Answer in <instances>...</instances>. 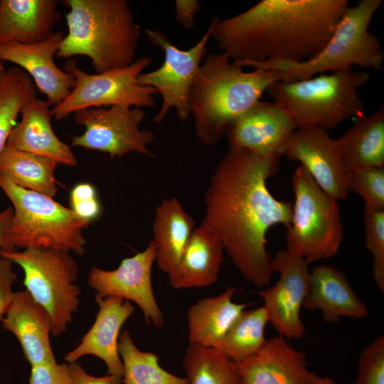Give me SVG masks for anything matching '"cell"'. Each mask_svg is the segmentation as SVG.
I'll return each instance as SVG.
<instances>
[{
    "instance_id": "cell-1",
    "label": "cell",
    "mask_w": 384,
    "mask_h": 384,
    "mask_svg": "<svg viewBox=\"0 0 384 384\" xmlns=\"http://www.w3.org/2000/svg\"><path fill=\"white\" fill-rule=\"evenodd\" d=\"M280 158L230 149L211 176L200 225L221 242L243 277L260 289L269 286L274 273L266 234L277 224L287 228L292 215V205L276 199L267 186Z\"/></svg>"
},
{
    "instance_id": "cell-2",
    "label": "cell",
    "mask_w": 384,
    "mask_h": 384,
    "mask_svg": "<svg viewBox=\"0 0 384 384\" xmlns=\"http://www.w3.org/2000/svg\"><path fill=\"white\" fill-rule=\"evenodd\" d=\"M348 0H262L221 20L212 37L238 65L272 60H308L324 48Z\"/></svg>"
},
{
    "instance_id": "cell-3",
    "label": "cell",
    "mask_w": 384,
    "mask_h": 384,
    "mask_svg": "<svg viewBox=\"0 0 384 384\" xmlns=\"http://www.w3.org/2000/svg\"><path fill=\"white\" fill-rule=\"evenodd\" d=\"M275 70L245 72L225 53L206 55L190 92L191 115L196 136L208 146L225 136L229 124L255 103L274 82Z\"/></svg>"
},
{
    "instance_id": "cell-4",
    "label": "cell",
    "mask_w": 384,
    "mask_h": 384,
    "mask_svg": "<svg viewBox=\"0 0 384 384\" xmlns=\"http://www.w3.org/2000/svg\"><path fill=\"white\" fill-rule=\"evenodd\" d=\"M68 32L56 54L85 55L97 73L134 61L141 28L126 0H64Z\"/></svg>"
},
{
    "instance_id": "cell-5",
    "label": "cell",
    "mask_w": 384,
    "mask_h": 384,
    "mask_svg": "<svg viewBox=\"0 0 384 384\" xmlns=\"http://www.w3.org/2000/svg\"><path fill=\"white\" fill-rule=\"evenodd\" d=\"M382 3V0H360L355 6H349L324 48L308 60H272L240 65L277 70L281 73L282 81L309 79L328 71H342L353 65L380 70L384 52L379 39L369 31V26Z\"/></svg>"
},
{
    "instance_id": "cell-6",
    "label": "cell",
    "mask_w": 384,
    "mask_h": 384,
    "mask_svg": "<svg viewBox=\"0 0 384 384\" xmlns=\"http://www.w3.org/2000/svg\"><path fill=\"white\" fill-rule=\"evenodd\" d=\"M370 79L353 68L309 79L272 83L266 90L291 115L297 128H335L351 117L364 113L358 90Z\"/></svg>"
},
{
    "instance_id": "cell-7",
    "label": "cell",
    "mask_w": 384,
    "mask_h": 384,
    "mask_svg": "<svg viewBox=\"0 0 384 384\" xmlns=\"http://www.w3.org/2000/svg\"><path fill=\"white\" fill-rule=\"evenodd\" d=\"M0 189L12 203L9 239L16 249L43 248L85 252L82 230L90 223L53 198L27 190L0 173Z\"/></svg>"
},
{
    "instance_id": "cell-8",
    "label": "cell",
    "mask_w": 384,
    "mask_h": 384,
    "mask_svg": "<svg viewBox=\"0 0 384 384\" xmlns=\"http://www.w3.org/2000/svg\"><path fill=\"white\" fill-rule=\"evenodd\" d=\"M292 185L294 203L287 227V250L308 264L333 257L343 233L338 201L324 192L302 166L295 170Z\"/></svg>"
},
{
    "instance_id": "cell-9",
    "label": "cell",
    "mask_w": 384,
    "mask_h": 384,
    "mask_svg": "<svg viewBox=\"0 0 384 384\" xmlns=\"http://www.w3.org/2000/svg\"><path fill=\"white\" fill-rule=\"evenodd\" d=\"M70 252L43 248L0 249V257L23 269L26 290L48 311L54 336L67 329L80 303V289L75 284L79 269Z\"/></svg>"
},
{
    "instance_id": "cell-10",
    "label": "cell",
    "mask_w": 384,
    "mask_h": 384,
    "mask_svg": "<svg viewBox=\"0 0 384 384\" xmlns=\"http://www.w3.org/2000/svg\"><path fill=\"white\" fill-rule=\"evenodd\" d=\"M151 62L145 56L126 67L89 74L79 68L76 61L68 60L65 71L73 75L75 85L65 100L51 108L52 117L59 120L81 110L103 106L155 107L156 91L137 82L138 75Z\"/></svg>"
},
{
    "instance_id": "cell-11",
    "label": "cell",
    "mask_w": 384,
    "mask_h": 384,
    "mask_svg": "<svg viewBox=\"0 0 384 384\" xmlns=\"http://www.w3.org/2000/svg\"><path fill=\"white\" fill-rule=\"evenodd\" d=\"M216 18L215 16L211 19L201 39L188 50L174 46L160 31L145 30L149 42L164 53V60L159 68L142 73L137 77L139 84L153 88L161 97L160 110L153 119L155 124H161L171 110H175L181 122L186 121L191 116V88L207 55V45L212 37Z\"/></svg>"
},
{
    "instance_id": "cell-12",
    "label": "cell",
    "mask_w": 384,
    "mask_h": 384,
    "mask_svg": "<svg viewBox=\"0 0 384 384\" xmlns=\"http://www.w3.org/2000/svg\"><path fill=\"white\" fill-rule=\"evenodd\" d=\"M145 115L143 108L125 105L79 110L74 119L85 132L72 137L71 146L106 153L112 159L130 153L154 157L149 149L154 132L139 128Z\"/></svg>"
},
{
    "instance_id": "cell-13",
    "label": "cell",
    "mask_w": 384,
    "mask_h": 384,
    "mask_svg": "<svg viewBox=\"0 0 384 384\" xmlns=\"http://www.w3.org/2000/svg\"><path fill=\"white\" fill-rule=\"evenodd\" d=\"M309 264L287 249L280 250L272 260V270L279 278L272 287L259 291L269 322L286 339L300 338L305 334L300 312L309 287Z\"/></svg>"
},
{
    "instance_id": "cell-14",
    "label": "cell",
    "mask_w": 384,
    "mask_h": 384,
    "mask_svg": "<svg viewBox=\"0 0 384 384\" xmlns=\"http://www.w3.org/2000/svg\"><path fill=\"white\" fill-rule=\"evenodd\" d=\"M155 259L156 246L151 240L143 251L123 259L115 270L92 267L88 284L96 292L95 298L117 297L134 302L147 324L161 327L164 324V316L156 300L151 282Z\"/></svg>"
},
{
    "instance_id": "cell-15",
    "label": "cell",
    "mask_w": 384,
    "mask_h": 384,
    "mask_svg": "<svg viewBox=\"0 0 384 384\" xmlns=\"http://www.w3.org/2000/svg\"><path fill=\"white\" fill-rule=\"evenodd\" d=\"M283 156L300 162L329 196L337 201L348 198L351 170L326 131L316 127L297 128L288 140Z\"/></svg>"
},
{
    "instance_id": "cell-16",
    "label": "cell",
    "mask_w": 384,
    "mask_h": 384,
    "mask_svg": "<svg viewBox=\"0 0 384 384\" xmlns=\"http://www.w3.org/2000/svg\"><path fill=\"white\" fill-rule=\"evenodd\" d=\"M297 129L289 113L279 103L259 100L227 127L230 149H246L262 156H283Z\"/></svg>"
},
{
    "instance_id": "cell-17",
    "label": "cell",
    "mask_w": 384,
    "mask_h": 384,
    "mask_svg": "<svg viewBox=\"0 0 384 384\" xmlns=\"http://www.w3.org/2000/svg\"><path fill=\"white\" fill-rule=\"evenodd\" d=\"M63 38V33L57 31L36 43H0V60L14 63L26 71L53 106L65 100L75 85L73 75L59 69L54 62Z\"/></svg>"
},
{
    "instance_id": "cell-18",
    "label": "cell",
    "mask_w": 384,
    "mask_h": 384,
    "mask_svg": "<svg viewBox=\"0 0 384 384\" xmlns=\"http://www.w3.org/2000/svg\"><path fill=\"white\" fill-rule=\"evenodd\" d=\"M306 353L281 336L266 340L255 354L235 362L240 384H316Z\"/></svg>"
},
{
    "instance_id": "cell-19",
    "label": "cell",
    "mask_w": 384,
    "mask_h": 384,
    "mask_svg": "<svg viewBox=\"0 0 384 384\" xmlns=\"http://www.w3.org/2000/svg\"><path fill=\"white\" fill-rule=\"evenodd\" d=\"M99 311L80 343L64 357L68 363L81 356L92 355L105 363L107 373L122 377L123 364L118 351L119 331L134 311L129 301L117 297L95 298Z\"/></svg>"
},
{
    "instance_id": "cell-20",
    "label": "cell",
    "mask_w": 384,
    "mask_h": 384,
    "mask_svg": "<svg viewBox=\"0 0 384 384\" xmlns=\"http://www.w3.org/2000/svg\"><path fill=\"white\" fill-rule=\"evenodd\" d=\"M1 321L2 328L17 338L31 366L56 361L50 342L53 329L50 316L27 290L15 292L13 302Z\"/></svg>"
},
{
    "instance_id": "cell-21",
    "label": "cell",
    "mask_w": 384,
    "mask_h": 384,
    "mask_svg": "<svg viewBox=\"0 0 384 384\" xmlns=\"http://www.w3.org/2000/svg\"><path fill=\"white\" fill-rule=\"evenodd\" d=\"M50 106L47 100L36 96L29 99L21 110V121L12 130L6 146L74 166L75 156L53 129Z\"/></svg>"
},
{
    "instance_id": "cell-22",
    "label": "cell",
    "mask_w": 384,
    "mask_h": 384,
    "mask_svg": "<svg viewBox=\"0 0 384 384\" xmlns=\"http://www.w3.org/2000/svg\"><path fill=\"white\" fill-rule=\"evenodd\" d=\"M303 307L319 309L323 320L334 324L342 317L364 319L368 315L366 304L358 297L345 274L326 265L315 266L309 271Z\"/></svg>"
},
{
    "instance_id": "cell-23",
    "label": "cell",
    "mask_w": 384,
    "mask_h": 384,
    "mask_svg": "<svg viewBox=\"0 0 384 384\" xmlns=\"http://www.w3.org/2000/svg\"><path fill=\"white\" fill-rule=\"evenodd\" d=\"M58 0H0V43L33 44L50 38L60 22Z\"/></svg>"
},
{
    "instance_id": "cell-24",
    "label": "cell",
    "mask_w": 384,
    "mask_h": 384,
    "mask_svg": "<svg viewBox=\"0 0 384 384\" xmlns=\"http://www.w3.org/2000/svg\"><path fill=\"white\" fill-rule=\"evenodd\" d=\"M221 242L201 226L194 228L174 268L167 274L175 289L213 284L223 262Z\"/></svg>"
},
{
    "instance_id": "cell-25",
    "label": "cell",
    "mask_w": 384,
    "mask_h": 384,
    "mask_svg": "<svg viewBox=\"0 0 384 384\" xmlns=\"http://www.w3.org/2000/svg\"><path fill=\"white\" fill-rule=\"evenodd\" d=\"M235 287H228L222 293L200 299L187 311L188 339L191 343L217 348L220 341L247 307L235 303Z\"/></svg>"
},
{
    "instance_id": "cell-26",
    "label": "cell",
    "mask_w": 384,
    "mask_h": 384,
    "mask_svg": "<svg viewBox=\"0 0 384 384\" xmlns=\"http://www.w3.org/2000/svg\"><path fill=\"white\" fill-rule=\"evenodd\" d=\"M194 228V219L176 198L164 199L156 208L152 241L162 272L168 274L176 265Z\"/></svg>"
},
{
    "instance_id": "cell-27",
    "label": "cell",
    "mask_w": 384,
    "mask_h": 384,
    "mask_svg": "<svg viewBox=\"0 0 384 384\" xmlns=\"http://www.w3.org/2000/svg\"><path fill=\"white\" fill-rule=\"evenodd\" d=\"M337 150L348 168L384 167V107L370 114L355 117L354 124L334 139Z\"/></svg>"
},
{
    "instance_id": "cell-28",
    "label": "cell",
    "mask_w": 384,
    "mask_h": 384,
    "mask_svg": "<svg viewBox=\"0 0 384 384\" xmlns=\"http://www.w3.org/2000/svg\"><path fill=\"white\" fill-rule=\"evenodd\" d=\"M54 160L8 146L0 154V173L21 188L53 198L57 193Z\"/></svg>"
},
{
    "instance_id": "cell-29",
    "label": "cell",
    "mask_w": 384,
    "mask_h": 384,
    "mask_svg": "<svg viewBox=\"0 0 384 384\" xmlns=\"http://www.w3.org/2000/svg\"><path fill=\"white\" fill-rule=\"evenodd\" d=\"M183 365L188 384H240L235 362L217 348L190 343Z\"/></svg>"
},
{
    "instance_id": "cell-30",
    "label": "cell",
    "mask_w": 384,
    "mask_h": 384,
    "mask_svg": "<svg viewBox=\"0 0 384 384\" xmlns=\"http://www.w3.org/2000/svg\"><path fill=\"white\" fill-rule=\"evenodd\" d=\"M118 351L123 364L124 384H188L186 378L162 368L155 353L140 351L127 329L119 336Z\"/></svg>"
},
{
    "instance_id": "cell-31",
    "label": "cell",
    "mask_w": 384,
    "mask_h": 384,
    "mask_svg": "<svg viewBox=\"0 0 384 384\" xmlns=\"http://www.w3.org/2000/svg\"><path fill=\"white\" fill-rule=\"evenodd\" d=\"M269 317L265 307L244 310L220 341L217 348L238 362L257 353L266 342Z\"/></svg>"
},
{
    "instance_id": "cell-32",
    "label": "cell",
    "mask_w": 384,
    "mask_h": 384,
    "mask_svg": "<svg viewBox=\"0 0 384 384\" xmlns=\"http://www.w3.org/2000/svg\"><path fill=\"white\" fill-rule=\"evenodd\" d=\"M32 78L19 67L6 69L0 78V154L16 125L23 105L36 96Z\"/></svg>"
},
{
    "instance_id": "cell-33",
    "label": "cell",
    "mask_w": 384,
    "mask_h": 384,
    "mask_svg": "<svg viewBox=\"0 0 384 384\" xmlns=\"http://www.w3.org/2000/svg\"><path fill=\"white\" fill-rule=\"evenodd\" d=\"M348 190L363 200V209L384 210V167H363L351 171Z\"/></svg>"
},
{
    "instance_id": "cell-34",
    "label": "cell",
    "mask_w": 384,
    "mask_h": 384,
    "mask_svg": "<svg viewBox=\"0 0 384 384\" xmlns=\"http://www.w3.org/2000/svg\"><path fill=\"white\" fill-rule=\"evenodd\" d=\"M364 210L365 240L372 254L373 277L378 289L384 292V210Z\"/></svg>"
},
{
    "instance_id": "cell-35",
    "label": "cell",
    "mask_w": 384,
    "mask_h": 384,
    "mask_svg": "<svg viewBox=\"0 0 384 384\" xmlns=\"http://www.w3.org/2000/svg\"><path fill=\"white\" fill-rule=\"evenodd\" d=\"M353 384H384V336H377L359 355L358 375Z\"/></svg>"
},
{
    "instance_id": "cell-36",
    "label": "cell",
    "mask_w": 384,
    "mask_h": 384,
    "mask_svg": "<svg viewBox=\"0 0 384 384\" xmlns=\"http://www.w3.org/2000/svg\"><path fill=\"white\" fill-rule=\"evenodd\" d=\"M71 209L83 221L90 223L101 214L102 207L95 186L89 183L75 185L70 194Z\"/></svg>"
},
{
    "instance_id": "cell-37",
    "label": "cell",
    "mask_w": 384,
    "mask_h": 384,
    "mask_svg": "<svg viewBox=\"0 0 384 384\" xmlns=\"http://www.w3.org/2000/svg\"><path fill=\"white\" fill-rule=\"evenodd\" d=\"M28 384H71L69 365L55 361L33 366Z\"/></svg>"
},
{
    "instance_id": "cell-38",
    "label": "cell",
    "mask_w": 384,
    "mask_h": 384,
    "mask_svg": "<svg viewBox=\"0 0 384 384\" xmlns=\"http://www.w3.org/2000/svg\"><path fill=\"white\" fill-rule=\"evenodd\" d=\"M13 262L5 257H0V321L9 309L14 297L12 284L16 275L12 270Z\"/></svg>"
},
{
    "instance_id": "cell-39",
    "label": "cell",
    "mask_w": 384,
    "mask_h": 384,
    "mask_svg": "<svg viewBox=\"0 0 384 384\" xmlns=\"http://www.w3.org/2000/svg\"><path fill=\"white\" fill-rule=\"evenodd\" d=\"M71 384H122V377L108 374L96 377L88 374L77 362L68 363Z\"/></svg>"
},
{
    "instance_id": "cell-40",
    "label": "cell",
    "mask_w": 384,
    "mask_h": 384,
    "mask_svg": "<svg viewBox=\"0 0 384 384\" xmlns=\"http://www.w3.org/2000/svg\"><path fill=\"white\" fill-rule=\"evenodd\" d=\"M175 20L183 28L191 30L195 26V16L200 10L197 0L175 1Z\"/></svg>"
},
{
    "instance_id": "cell-41",
    "label": "cell",
    "mask_w": 384,
    "mask_h": 384,
    "mask_svg": "<svg viewBox=\"0 0 384 384\" xmlns=\"http://www.w3.org/2000/svg\"><path fill=\"white\" fill-rule=\"evenodd\" d=\"M12 215V207H8L0 211V249L16 250L11 245L9 239V227Z\"/></svg>"
},
{
    "instance_id": "cell-42",
    "label": "cell",
    "mask_w": 384,
    "mask_h": 384,
    "mask_svg": "<svg viewBox=\"0 0 384 384\" xmlns=\"http://www.w3.org/2000/svg\"><path fill=\"white\" fill-rule=\"evenodd\" d=\"M316 384H336L335 381L327 378L318 376L316 378Z\"/></svg>"
},
{
    "instance_id": "cell-43",
    "label": "cell",
    "mask_w": 384,
    "mask_h": 384,
    "mask_svg": "<svg viewBox=\"0 0 384 384\" xmlns=\"http://www.w3.org/2000/svg\"><path fill=\"white\" fill-rule=\"evenodd\" d=\"M5 70L6 69L4 68V61L0 60V78L2 75V74L4 73Z\"/></svg>"
}]
</instances>
